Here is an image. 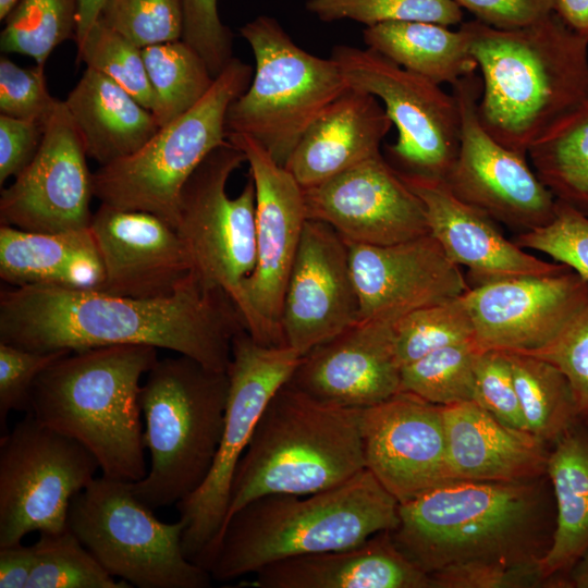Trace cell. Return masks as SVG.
I'll list each match as a JSON object with an SVG mask.
<instances>
[{
  "instance_id": "obj_45",
  "label": "cell",
  "mask_w": 588,
  "mask_h": 588,
  "mask_svg": "<svg viewBox=\"0 0 588 588\" xmlns=\"http://www.w3.org/2000/svg\"><path fill=\"white\" fill-rule=\"evenodd\" d=\"M70 353H41L0 342V426L7 427L11 412L29 413L32 388L52 363Z\"/></svg>"
},
{
  "instance_id": "obj_28",
  "label": "cell",
  "mask_w": 588,
  "mask_h": 588,
  "mask_svg": "<svg viewBox=\"0 0 588 588\" xmlns=\"http://www.w3.org/2000/svg\"><path fill=\"white\" fill-rule=\"evenodd\" d=\"M392 125L377 97L350 87L306 130L285 168L303 188L316 186L381 154Z\"/></svg>"
},
{
  "instance_id": "obj_29",
  "label": "cell",
  "mask_w": 588,
  "mask_h": 588,
  "mask_svg": "<svg viewBox=\"0 0 588 588\" xmlns=\"http://www.w3.org/2000/svg\"><path fill=\"white\" fill-rule=\"evenodd\" d=\"M0 278L11 287L97 290L105 269L89 226L42 233L1 224Z\"/></svg>"
},
{
  "instance_id": "obj_41",
  "label": "cell",
  "mask_w": 588,
  "mask_h": 588,
  "mask_svg": "<svg viewBox=\"0 0 588 588\" xmlns=\"http://www.w3.org/2000/svg\"><path fill=\"white\" fill-rule=\"evenodd\" d=\"M306 9L322 22L353 20L373 26L388 22H428L444 26L462 22L454 0H307Z\"/></svg>"
},
{
  "instance_id": "obj_23",
  "label": "cell",
  "mask_w": 588,
  "mask_h": 588,
  "mask_svg": "<svg viewBox=\"0 0 588 588\" xmlns=\"http://www.w3.org/2000/svg\"><path fill=\"white\" fill-rule=\"evenodd\" d=\"M89 228L105 269L97 291L132 298H163L194 275L182 238L152 213L100 204Z\"/></svg>"
},
{
  "instance_id": "obj_17",
  "label": "cell",
  "mask_w": 588,
  "mask_h": 588,
  "mask_svg": "<svg viewBox=\"0 0 588 588\" xmlns=\"http://www.w3.org/2000/svg\"><path fill=\"white\" fill-rule=\"evenodd\" d=\"M63 100L47 122L32 162L0 196V222L29 232L54 233L90 225L93 173Z\"/></svg>"
},
{
  "instance_id": "obj_4",
  "label": "cell",
  "mask_w": 588,
  "mask_h": 588,
  "mask_svg": "<svg viewBox=\"0 0 588 588\" xmlns=\"http://www.w3.org/2000/svg\"><path fill=\"white\" fill-rule=\"evenodd\" d=\"M397 523L399 501L365 469L323 491L250 501L223 526L206 569L229 581L287 558L360 544Z\"/></svg>"
},
{
  "instance_id": "obj_40",
  "label": "cell",
  "mask_w": 588,
  "mask_h": 588,
  "mask_svg": "<svg viewBox=\"0 0 588 588\" xmlns=\"http://www.w3.org/2000/svg\"><path fill=\"white\" fill-rule=\"evenodd\" d=\"M77 61L111 78L152 111L155 94L142 48L98 20L77 47Z\"/></svg>"
},
{
  "instance_id": "obj_51",
  "label": "cell",
  "mask_w": 588,
  "mask_h": 588,
  "mask_svg": "<svg viewBox=\"0 0 588 588\" xmlns=\"http://www.w3.org/2000/svg\"><path fill=\"white\" fill-rule=\"evenodd\" d=\"M479 22L498 29L534 25L554 12V0H454Z\"/></svg>"
},
{
  "instance_id": "obj_36",
  "label": "cell",
  "mask_w": 588,
  "mask_h": 588,
  "mask_svg": "<svg viewBox=\"0 0 588 588\" xmlns=\"http://www.w3.org/2000/svg\"><path fill=\"white\" fill-rule=\"evenodd\" d=\"M78 0H17L5 16L1 51L30 57L44 65L62 42L75 39Z\"/></svg>"
},
{
  "instance_id": "obj_16",
  "label": "cell",
  "mask_w": 588,
  "mask_h": 588,
  "mask_svg": "<svg viewBox=\"0 0 588 588\" xmlns=\"http://www.w3.org/2000/svg\"><path fill=\"white\" fill-rule=\"evenodd\" d=\"M460 112V145L444 181L452 193L494 221L530 231L555 216L556 198L529 167L526 155L495 140L477 106L482 83L474 74L452 85Z\"/></svg>"
},
{
  "instance_id": "obj_50",
  "label": "cell",
  "mask_w": 588,
  "mask_h": 588,
  "mask_svg": "<svg viewBox=\"0 0 588 588\" xmlns=\"http://www.w3.org/2000/svg\"><path fill=\"white\" fill-rule=\"evenodd\" d=\"M47 122L0 115L1 186L9 177H16L32 162L41 145Z\"/></svg>"
},
{
  "instance_id": "obj_20",
  "label": "cell",
  "mask_w": 588,
  "mask_h": 588,
  "mask_svg": "<svg viewBox=\"0 0 588 588\" xmlns=\"http://www.w3.org/2000/svg\"><path fill=\"white\" fill-rule=\"evenodd\" d=\"M366 469L404 503L451 481L441 405L400 391L362 409Z\"/></svg>"
},
{
  "instance_id": "obj_39",
  "label": "cell",
  "mask_w": 588,
  "mask_h": 588,
  "mask_svg": "<svg viewBox=\"0 0 588 588\" xmlns=\"http://www.w3.org/2000/svg\"><path fill=\"white\" fill-rule=\"evenodd\" d=\"M393 330L402 367L439 348L475 340L463 295L415 309L393 322Z\"/></svg>"
},
{
  "instance_id": "obj_24",
  "label": "cell",
  "mask_w": 588,
  "mask_h": 588,
  "mask_svg": "<svg viewBox=\"0 0 588 588\" xmlns=\"http://www.w3.org/2000/svg\"><path fill=\"white\" fill-rule=\"evenodd\" d=\"M393 322L359 319L303 355L289 383L326 404L366 408L401 391Z\"/></svg>"
},
{
  "instance_id": "obj_12",
  "label": "cell",
  "mask_w": 588,
  "mask_h": 588,
  "mask_svg": "<svg viewBox=\"0 0 588 588\" xmlns=\"http://www.w3.org/2000/svg\"><path fill=\"white\" fill-rule=\"evenodd\" d=\"M98 469L83 444L25 414L0 439V547L66 529L72 499Z\"/></svg>"
},
{
  "instance_id": "obj_35",
  "label": "cell",
  "mask_w": 588,
  "mask_h": 588,
  "mask_svg": "<svg viewBox=\"0 0 588 588\" xmlns=\"http://www.w3.org/2000/svg\"><path fill=\"white\" fill-rule=\"evenodd\" d=\"M142 51L155 94L151 112L162 127L191 110L207 94L215 77L183 39L150 45Z\"/></svg>"
},
{
  "instance_id": "obj_6",
  "label": "cell",
  "mask_w": 588,
  "mask_h": 588,
  "mask_svg": "<svg viewBox=\"0 0 588 588\" xmlns=\"http://www.w3.org/2000/svg\"><path fill=\"white\" fill-rule=\"evenodd\" d=\"M362 409L322 403L285 382L237 464L223 526L262 495L319 492L365 470Z\"/></svg>"
},
{
  "instance_id": "obj_27",
  "label": "cell",
  "mask_w": 588,
  "mask_h": 588,
  "mask_svg": "<svg viewBox=\"0 0 588 588\" xmlns=\"http://www.w3.org/2000/svg\"><path fill=\"white\" fill-rule=\"evenodd\" d=\"M254 574L248 586L256 588H431L390 531L354 547L280 560Z\"/></svg>"
},
{
  "instance_id": "obj_15",
  "label": "cell",
  "mask_w": 588,
  "mask_h": 588,
  "mask_svg": "<svg viewBox=\"0 0 588 588\" xmlns=\"http://www.w3.org/2000/svg\"><path fill=\"white\" fill-rule=\"evenodd\" d=\"M240 148L254 180L256 265L242 285L240 314L249 334L266 345H286L281 309L289 274L307 221L304 191L254 138L228 134Z\"/></svg>"
},
{
  "instance_id": "obj_57",
  "label": "cell",
  "mask_w": 588,
  "mask_h": 588,
  "mask_svg": "<svg viewBox=\"0 0 588 588\" xmlns=\"http://www.w3.org/2000/svg\"><path fill=\"white\" fill-rule=\"evenodd\" d=\"M588 425V416L583 419Z\"/></svg>"
},
{
  "instance_id": "obj_55",
  "label": "cell",
  "mask_w": 588,
  "mask_h": 588,
  "mask_svg": "<svg viewBox=\"0 0 588 588\" xmlns=\"http://www.w3.org/2000/svg\"><path fill=\"white\" fill-rule=\"evenodd\" d=\"M563 587L588 588V550L566 575Z\"/></svg>"
},
{
  "instance_id": "obj_11",
  "label": "cell",
  "mask_w": 588,
  "mask_h": 588,
  "mask_svg": "<svg viewBox=\"0 0 588 588\" xmlns=\"http://www.w3.org/2000/svg\"><path fill=\"white\" fill-rule=\"evenodd\" d=\"M301 357L287 345L258 342L246 329L233 338L224 426L213 464L200 487L176 504L184 524L183 552L204 568L225 522L237 464L267 404Z\"/></svg>"
},
{
  "instance_id": "obj_54",
  "label": "cell",
  "mask_w": 588,
  "mask_h": 588,
  "mask_svg": "<svg viewBox=\"0 0 588 588\" xmlns=\"http://www.w3.org/2000/svg\"><path fill=\"white\" fill-rule=\"evenodd\" d=\"M108 0H78L77 27L75 44L78 47L85 39L91 26L99 20Z\"/></svg>"
},
{
  "instance_id": "obj_1",
  "label": "cell",
  "mask_w": 588,
  "mask_h": 588,
  "mask_svg": "<svg viewBox=\"0 0 588 588\" xmlns=\"http://www.w3.org/2000/svg\"><path fill=\"white\" fill-rule=\"evenodd\" d=\"M242 329L233 299L223 290L206 287L195 274L163 298L50 285L0 292V342L41 353L148 345L226 371L233 338Z\"/></svg>"
},
{
  "instance_id": "obj_7",
  "label": "cell",
  "mask_w": 588,
  "mask_h": 588,
  "mask_svg": "<svg viewBox=\"0 0 588 588\" xmlns=\"http://www.w3.org/2000/svg\"><path fill=\"white\" fill-rule=\"evenodd\" d=\"M146 375L139 402L150 467L131 486L157 510L176 505L208 476L223 432L229 377L185 355L158 358Z\"/></svg>"
},
{
  "instance_id": "obj_33",
  "label": "cell",
  "mask_w": 588,
  "mask_h": 588,
  "mask_svg": "<svg viewBox=\"0 0 588 588\" xmlns=\"http://www.w3.org/2000/svg\"><path fill=\"white\" fill-rule=\"evenodd\" d=\"M527 155L553 196L588 216V97L537 138Z\"/></svg>"
},
{
  "instance_id": "obj_14",
  "label": "cell",
  "mask_w": 588,
  "mask_h": 588,
  "mask_svg": "<svg viewBox=\"0 0 588 588\" xmlns=\"http://www.w3.org/2000/svg\"><path fill=\"white\" fill-rule=\"evenodd\" d=\"M331 58L351 88L373 95L397 130L387 147L395 170L444 180L460 145V112L453 94L366 48L335 46Z\"/></svg>"
},
{
  "instance_id": "obj_5",
  "label": "cell",
  "mask_w": 588,
  "mask_h": 588,
  "mask_svg": "<svg viewBox=\"0 0 588 588\" xmlns=\"http://www.w3.org/2000/svg\"><path fill=\"white\" fill-rule=\"evenodd\" d=\"M148 345H111L70 352L36 379V420L83 444L102 476L136 482L147 474L140 378L158 360Z\"/></svg>"
},
{
  "instance_id": "obj_53",
  "label": "cell",
  "mask_w": 588,
  "mask_h": 588,
  "mask_svg": "<svg viewBox=\"0 0 588 588\" xmlns=\"http://www.w3.org/2000/svg\"><path fill=\"white\" fill-rule=\"evenodd\" d=\"M554 13L588 41V0H554Z\"/></svg>"
},
{
  "instance_id": "obj_37",
  "label": "cell",
  "mask_w": 588,
  "mask_h": 588,
  "mask_svg": "<svg viewBox=\"0 0 588 588\" xmlns=\"http://www.w3.org/2000/svg\"><path fill=\"white\" fill-rule=\"evenodd\" d=\"M481 352L475 340L433 351L402 367L401 391L441 406L473 401Z\"/></svg>"
},
{
  "instance_id": "obj_22",
  "label": "cell",
  "mask_w": 588,
  "mask_h": 588,
  "mask_svg": "<svg viewBox=\"0 0 588 588\" xmlns=\"http://www.w3.org/2000/svg\"><path fill=\"white\" fill-rule=\"evenodd\" d=\"M347 245L359 319L395 322L470 289L461 267L430 233L390 245Z\"/></svg>"
},
{
  "instance_id": "obj_30",
  "label": "cell",
  "mask_w": 588,
  "mask_h": 588,
  "mask_svg": "<svg viewBox=\"0 0 588 588\" xmlns=\"http://www.w3.org/2000/svg\"><path fill=\"white\" fill-rule=\"evenodd\" d=\"M63 102L87 157L100 166L133 155L160 128L150 110L89 68Z\"/></svg>"
},
{
  "instance_id": "obj_25",
  "label": "cell",
  "mask_w": 588,
  "mask_h": 588,
  "mask_svg": "<svg viewBox=\"0 0 588 588\" xmlns=\"http://www.w3.org/2000/svg\"><path fill=\"white\" fill-rule=\"evenodd\" d=\"M397 173L422 201L429 233L453 262L468 269L470 287L568 269L542 260L504 237L492 218L456 197L444 180Z\"/></svg>"
},
{
  "instance_id": "obj_8",
  "label": "cell",
  "mask_w": 588,
  "mask_h": 588,
  "mask_svg": "<svg viewBox=\"0 0 588 588\" xmlns=\"http://www.w3.org/2000/svg\"><path fill=\"white\" fill-rule=\"evenodd\" d=\"M240 33L253 50L255 71L228 109L226 134L250 136L285 167L306 130L350 86L331 57L297 46L271 16H257Z\"/></svg>"
},
{
  "instance_id": "obj_47",
  "label": "cell",
  "mask_w": 588,
  "mask_h": 588,
  "mask_svg": "<svg viewBox=\"0 0 588 588\" xmlns=\"http://www.w3.org/2000/svg\"><path fill=\"white\" fill-rule=\"evenodd\" d=\"M473 401L504 425L527 431L511 364L504 351L480 353L475 368Z\"/></svg>"
},
{
  "instance_id": "obj_34",
  "label": "cell",
  "mask_w": 588,
  "mask_h": 588,
  "mask_svg": "<svg viewBox=\"0 0 588 588\" xmlns=\"http://www.w3.org/2000/svg\"><path fill=\"white\" fill-rule=\"evenodd\" d=\"M526 430L551 446L576 421L580 420L571 384L553 364L517 352H505Z\"/></svg>"
},
{
  "instance_id": "obj_49",
  "label": "cell",
  "mask_w": 588,
  "mask_h": 588,
  "mask_svg": "<svg viewBox=\"0 0 588 588\" xmlns=\"http://www.w3.org/2000/svg\"><path fill=\"white\" fill-rule=\"evenodd\" d=\"M431 588L547 587L540 563H469L430 575Z\"/></svg>"
},
{
  "instance_id": "obj_21",
  "label": "cell",
  "mask_w": 588,
  "mask_h": 588,
  "mask_svg": "<svg viewBox=\"0 0 588 588\" xmlns=\"http://www.w3.org/2000/svg\"><path fill=\"white\" fill-rule=\"evenodd\" d=\"M358 320L347 243L329 224L307 219L283 296L284 343L303 356Z\"/></svg>"
},
{
  "instance_id": "obj_19",
  "label": "cell",
  "mask_w": 588,
  "mask_h": 588,
  "mask_svg": "<svg viewBox=\"0 0 588 588\" xmlns=\"http://www.w3.org/2000/svg\"><path fill=\"white\" fill-rule=\"evenodd\" d=\"M588 295V282L572 269L471 286L463 299L482 351L526 353L550 343Z\"/></svg>"
},
{
  "instance_id": "obj_26",
  "label": "cell",
  "mask_w": 588,
  "mask_h": 588,
  "mask_svg": "<svg viewBox=\"0 0 588 588\" xmlns=\"http://www.w3.org/2000/svg\"><path fill=\"white\" fill-rule=\"evenodd\" d=\"M451 481H518L546 475L550 446L474 401L442 406Z\"/></svg>"
},
{
  "instance_id": "obj_46",
  "label": "cell",
  "mask_w": 588,
  "mask_h": 588,
  "mask_svg": "<svg viewBox=\"0 0 588 588\" xmlns=\"http://www.w3.org/2000/svg\"><path fill=\"white\" fill-rule=\"evenodd\" d=\"M44 65H17L5 57L0 59V112L22 120L47 122L60 100L47 87Z\"/></svg>"
},
{
  "instance_id": "obj_32",
  "label": "cell",
  "mask_w": 588,
  "mask_h": 588,
  "mask_svg": "<svg viewBox=\"0 0 588 588\" xmlns=\"http://www.w3.org/2000/svg\"><path fill=\"white\" fill-rule=\"evenodd\" d=\"M367 48L440 85H453L478 69L465 32L428 22H388L363 32Z\"/></svg>"
},
{
  "instance_id": "obj_13",
  "label": "cell",
  "mask_w": 588,
  "mask_h": 588,
  "mask_svg": "<svg viewBox=\"0 0 588 588\" xmlns=\"http://www.w3.org/2000/svg\"><path fill=\"white\" fill-rule=\"evenodd\" d=\"M246 157L226 140L215 148L183 185L175 231L185 244L196 278L223 290L242 305V285L256 265L255 183L250 175L234 198L226 183Z\"/></svg>"
},
{
  "instance_id": "obj_42",
  "label": "cell",
  "mask_w": 588,
  "mask_h": 588,
  "mask_svg": "<svg viewBox=\"0 0 588 588\" xmlns=\"http://www.w3.org/2000/svg\"><path fill=\"white\" fill-rule=\"evenodd\" d=\"M99 20L140 48L183 35L181 0H108Z\"/></svg>"
},
{
  "instance_id": "obj_18",
  "label": "cell",
  "mask_w": 588,
  "mask_h": 588,
  "mask_svg": "<svg viewBox=\"0 0 588 588\" xmlns=\"http://www.w3.org/2000/svg\"><path fill=\"white\" fill-rule=\"evenodd\" d=\"M303 191L307 219L329 224L347 244L390 245L429 233L422 201L381 154Z\"/></svg>"
},
{
  "instance_id": "obj_31",
  "label": "cell",
  "mask_w": 588,
  "mask_h": 588,
  "mask_svg": "<svg viewBox=\"0 0 588 588\" xmlns=\"http://www.w3.org/2000/svg\"><path fill=\"white\" fill-rule=\"evenodd\" d=\"M554 498L555 526L540 567L547 587H563L588 550V425L576 421L550 446L546 471Z\"/></svg>"
},
{
  "instance_id": "obj_43",
  "label": "cell",
  "mask_w": 588,
  "mask_h": 588,
  "mask_svg": "<svg viewBox=\"0 0 588 588\" xmlns=\"http://www.w3.org/2000/svg\"><path fill=\"white\" fill-rule=\"evenodd\" d=\"M515 244L543 253L588 282V216L556 199L554 218L547 224L520 232Z\"/></svg>"
},
{
  "instance_id": "obj_2",
  "label": "cell",
  "mask_w": 588,
  "mask_h": 588,
  "mask_svg": "<svg viewBox=\"0 0 588 588\" xmlns=\"http://www.w3.org/2000/svg\"><path fill=\"white\" fill-rule=\"evenodd\" d=\"M554 526L546 474L518 481H448L399 503V523L390 535L430 577L469 563H541Z\"/></svg>"
},
{
  "instance_id": "obj_56",
  "label": "cell",
  "mask_w": 588,
  "mask_h": 588,
  "mask_svg": "<svg viewBox=\"0 0 588 588\" xmlns=\"http://www.w3.org/2000/svg\"><path fill=\"white\" fill-rule=\"evenodd\" d=\"M17 0H0V19L4 20Z\"/></svg>"
},
{
  "instance_id": "obj_10",
  "label": "cell",
  "mask_w": 588,
  "mask_h": 588,
  "mask_svg": "<svg viewBox=\"0 0 588 588\" xmlns=\"http://www.w3.org/2000/svg\"><path fill=\"white\" fill-rule=\"evenodd\" d=\"M152 511L131 482L101 475L72 499L68 528L110 575L131 587H209V572L183 552V522L163 523Z\"/></svg>"
},
{
  "instance_id": "obj_44",
  "label": "cell",
  "mask_w": 588,
  "mask_h": 588,
  "mask_svg": "<svg viewBox=\"0 0 588 588\" xmlns=\"http://www.w3.org/2000/svg\"><path fill=\"white\" fill-rule=\"evenodd\" d=\"M518 353V352H517ZM558 367L568 380L578 414L588 416V295L562 331L541 348L526 352Z\"/></svg>"
},
{
  "instance_id": "obj_52",
  "label": "cell",
  "mask_w": 588,
  "mask_h": 588,
  "mask_svg": "<svg viewBox=\"0 0 588 588\" xmlns=\"http://www.w3.org/2000/svg\"><path fill=\"white\" fill-rule=\"evenodd\" d=\"M34 560L33 546L0 547V588H27Z\"/></svg>"
},
{
  "instance_id": "obj_9",
  "label": "cell",
  "mask_w": 588,
  "mask_h": 588,
  "mask_svg": "<svg viewBox=\"0 0 588 588\" xmlns=\"http://www.w3.org/2000/svg\"><path fill=\"white\" fill-rule=\"evenodd\" d=\"M252 66L233 58L207 94L136 152L93 172L94 196L114 208L152 213L173 229L181 189L200 162L226 139L230 105L250 85Z\"/></svg>"
},
{
  "instance_id": "obj_48",
  "label": "cell",
  "mask_w": 588,
  "mask_h": 588,
  "mask_svg": "<svg viewBox=\"0 0 588 588\" xmlns=\"http://www.w3.org/2000/svg\"><path fill=\"white\" fill-rule=\"evenodd\" d=\"M182 39L205 61L216 78L233 57V34L218 13L217 0H181Z\"/></svg>"
},
{
  "instance_id": "obj_38",
  "label": "cell",
  "mask_w": 588,
  "mask_h": 588,
  "mask_svg": "<svg viewBox=\"0 0 588 588\" xmlns=\"http://www.w3.org/2000/svg\"><path fill=\"white\" fill-rule=\"evenodd\" d=\"M34 567L27 588H128L117 580L69 529L40 532L33 544Z\"/></svg>"
},
{
  "instance_id": "obj_3",
  "label": "cell",
  "mask_w": 588,
  "mask_h": 588,
  "mask_svg": "<svg viewBox=\"0 0 588 588\" xmlns=\"http://www.w3.org/2000/svg\"><path fill=\"white\" fill-rule=\"evenodd\" d=\"M482 76L477 112L503 146L527 155L553 123L588 97V41L556 13L518 29L462 23Z\"/></svg>"
}]
</instances>
